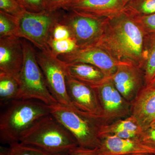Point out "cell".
Masks as SVG:
<instances>
[{
  "label": "cell",
  "mask_w": 155,
  "mask_h": 155,
  "mask_svg": "<svg viewBox=\"0 0 155 155\" xmlns=\"http://www.w3.org/2000/svg\"><path fill=\"white\" fill-rule=\"evenodd\" d=\"M1 155H50L38 149L18 142L10 145L9 148L1 147Z\"/></svg>",
  "instance_id": "24"
},
{
  "label": "cell",
  "mask_w": 155,
  "mask_h": 155,
  "mask_svg": "<svg viewBox=\"0 0 155 155\" xmlns=\"http://www.w3.org/2000/svg\"><path fill=\"white\" fill-rule=\"evenodd\" d=\"M66 84L67 94L72 107L84 113L100 117L102 122V109L96 89L68 75Z\"/></svg>",
  "instance_id": "11"
},
{
  "label": "cell",
  "mask_w": 155,
  "mask_h": 155,
  "mask_svg": "<svg viewBox=\"0 0 155 155\" xmlns=\"http://www.w3.org/2000/svg\"><path fill=\"white\" fill-rule=\"evenodd\" d=\"M143 131L155 123V87L144 86L130 102V114Z\"/></svg>",
  "instance_id": "15"
},
{
  "label": "cell",
  "mask_w": 155,
  "mask_h": 155,
  "mask_svg": "<svg viewBox=\"0 0 155 155\" xmlns=\"http://www.w3.org/2000/svg\"><path fill=\"white\" fill-rule=\"evenodd\" d=\"M20 85L18 79L6 73L0 72V101L2 106H7L16 100Z\"/></svg>",
  "instance_id": "19"
},
{
  "label": "cell",
  "mask_w": 155,
  "mask_h": 155,
  "mask_svg": "<svg viewBox=\"0 0 155 155\" xmlns=\"http://www.w3.org/2000/svg\"><path fill=\"white\" fill-rule=\"evenodd\" d=\"M127 155H155V154L149 153H137L131 154Z\"/></svg>",
  "instance_id": "33"
},
{
  "label": "cell",
  "mask_w": 155,
  "mask_h": 155,
  "mask_svg": "<svg viewBox=\"0 0 155 155\" xmlns=\"http://www.w3.org/2000/svg\"><path fill=\"white\" fill-rule=\"evenodd\" d=\"M119 130L130 131L141 134L142 129L136 119L130 116L124 119H120L110 124L101 125L100 128V138L107 135H112Z\"/></svg>",
  "instance_id": "20"
},
{
  "label": "cell",
  "mask_w": 155,
  "mask_h": 155,
  "mask_svg": "<svg viewBox=\"0 0 155 155\" xmlns=\"http://www.w3.org/2000/svg\"><path fill=\"white\" fill-rule=\"evenodd\" d=\"M11 37H18L17 18L0 11V38Z\"/></svg>",
  "instance_id": "23"
},
{
  "label": "cell",
  "mask_w": 155,
  "mask_h": 155,
  "mask_svg": "<svg viewBox=\"0 0 155 155\" xmlns=\"http://www.w3.org/2000/svg\"><path fill=\"white\" fill-rule=\"evenodd\" d=\"M20 142L50 155L69 153L78 146L72 134L51 114L41 119Z\"/></svg>",
  "instance_id": "3"
},
{
  "label": "cell",
  "mask_w": 155,
  "mask_h": 155,
  "mask_svg": "<svg viewBox=\"0 0 155 155\" xmlns=\"http://www.w3.org/2000/svg\"><path fill=\"white\" fill-rule=\"evenodd\" d=\"M58 57L65 64H90L101 69L106 77L110 78L116 72L118 66L125 63L116 60L105 51L96 47L79 48L73 52Z\"/></svg>",
  "instance_id": "10"
},
{
  "label": "cell",
  "mask_w": 155,
  "mask_h": 155,
  "mask_svg": "<svg viewBox=\"0 0 155 155\" xmlns=\"http://www.w3.org/2000/svg\"><path fill=\"white\" fill-rule=\"evenodd\" d=\"M111 79L120 94L130 103L145 86L141 69L127 62L118 66Z\"/></svg>",
  "instance_id": "13"
},
{
  "label": "cell",
  "mask_w": 155,
  "mask_h": 155,
  "mask_svg": "<svg viewBox=\"0 0 155 155\" xmlns=\"http://www.w3.org/2000/svg\"><path fill=\"white\" fill-rule=\"evenodd\" d=\"M130 1V0H123V1H124V3H125V5H126V4H127V2H129V1Z\"/></svg>",
  "instance_id": "35"
},
{
  "label": "cell",
  "mask_w": 155,
  "mask_h": 155,
  "mask_svg": "<svg viewBox=\"0 0 155 155\" xmlns=\"http://www.w3.org/2000/svg\"><path fill=\"white\" fill-rule=\"evenodd\" d=\"M24 11L16 0H0V11L17 18Z\"/></svg>",
  "instance_id": "26"
},
{
  "label": "cell",
  "mask_w": 155,
  "mask_h": 155,
  "mask_svg": "<svg viewBox=\"0 0 155 155\" xmlns=\"http://www.w3.org/2000/svg\"><path fill=\"white\" fill-rule=\"evenodd\" d=\"M146 34L132 18L124 12L107 19L102 33L92 47L105 51L121 62L131 63L141 69Z\"/></svg>",
  "instance_id": "1"
},
{
  "label": "cell",
  "mask_w": 155,
  "mask_h": 155,
  "mask_svg": "<svg viewBox=\"0 0 155 155\" xmlns=\"http://www.w3.org/2000/svg\"><path fill=\"white\" fill-rule=\"evenodd\" d=\"M99 155H127L137 153L155 154V147L144 144L138 138L124 139L115 135L101 138Z\"/></svg>",
  "instance_id": "16"
},
{
  "label": "cell",
  "mask_w": 155,
  "mask_h": 155,
  "mask_svg": "<svg viewBox=\"0 0 155 155\" xmlns=\"http://www.w3.org/2000/svg\"><path fill=\"white\" fill-rule=\"evenodd\" d=\"M54 155H69V154L68 153H65L58 154H56Z\"/></svg>",
  "instance_id": "34"
},
{
  "label": "cell",
  "mask_w": 155,
  "mask_h": 155,
  "mask_svg": "<svg viewBox=\"0 0 155 155\" xmlns=\"http://www.w3.org/2000/svg\"><path fill=\"white\" fill-rule=\"evenodd\" d=\"M65 12L63 10L38 13L24 11L17 18L18 37L28 41L39 50L50 49L48 41L51 32Z\"/></svg>",
  "instance_id": "6"
},
{
  "label": "cell",
  "mask_w": 155,
  "mask_h": 155,
  "mask_svg": "<svg viewBox=\"0 0 155 155\" xmlns=\"http://www.w3.org/2000/svg\"><path fill=\"white\" fill-rule=\"evenodd\" d=\"M123 0H73L64 11L98 19H110L123 12Z\"/></svg>",
  "instance_id": "12"
},
{
  "label": "cell",
  "mask_w": 155,
  "mask_h": 155,
  "mask_svg": "<svg viewBox=\"0 0 155 155\" xmlns=\"http://www.w3.org/2000/svg\"><path fill=\"white\" fill-rule=\"evenodd\" d=\"M123 12L131 17L155 14V0H130Z\"/></svg>",
  "instance_id": "21"
},
{
  "label": "cell",
  "mask_w": 155,
  "mask_h": 155,
  "mask_svg": "<svg viewBox=\"0 0 155 155\" xmlns=\"http://www.w3.org/2000/svg\"><path fill=\"white\" fill-rule=\"evenodd\" d=\"M50 38L55 40L66 39L72 38L69 28L64 24L59 22L53 28Z\"/></svg>",
  "instance_id": "28"
},
{
  "label": "cell",
  "mask_w": 155,
  "mask_h": 155,
  "mask_svg": "<svg viewBox=\"0 0 155 155\" xmlns=\"http://www.w3.org/2000/svg\"><path fill=\"white\" fill-rule=\"evenodd\" d=\"M48 46L51 52L57 57L73 52L79 48L73 38L61 40L49 38Z\"/></svg>",
  "instance_id": "22"
},
{
  "label": "cell",
  "mask_w": 155,
  "mask_h": 155,
  "mask_svg": "<svg viewBox=\"0 0 155 155\" xmlns=\"http://www.w3.org/2000/svg\"><path fill=\"white\" fill-rule=\"evenodd\" d=\"M25 11L38 13L46 11L44 0H16Z\"/></svg>",
  "instance_id": "27"
},
{
  "label": "cell",
  "mask_w": 155,
  "mask_h": 155,
  "mask_svg": "<svg viewBox=\"0 0 155 155\" xmlns=\"http://www.w3.org/2000/svg\"><path fill=\"white\" fill-rule=\"evenodd\" d=\"M67 75L69 77L94 87L108 78L97 67L84 63L66 64Z\"/></svg>",
  "instance_id": "17"
},
{
  "label": "cell",
  "mask_w": 155,
  "mask_h": 155,
  "mask_svg": "<svg viewBox=\"0 0 155 155\" xmlns=\"http://www.w3.org/2000/svg\"><path fill=\"white\" fill-rule=\"evenodd\" d=\"M138 139L144 144L155 147V128L150 127L143 131Z\"/></svg>",
  "instance_id": "30"
},
{
  "label": "cell",
  "mask_w": 155,
  "mask_h": 155,
  "mask_svg": "<svg viewBox=\"0 0 155 155\" xmlns=\"http://www.w3.org/2000/svg\"><path fill=\"white\" fill-rule=\"evenodd\" d=\"M150 127H153V128H155V123L153 124V125H152V126Z\"/></svg>",
  "instance_id": "36"
},
{
  "label": "cell",
  "mask_w": 155,
  "mask_h": 155,
  "mask_svg": "<svg viewBox=\"0 0 155 155\" xmlns=\"http://www.w3.org/2000/svg\"><path fill=\"white\" fill-rule=\"evenodd\" d=\"M69 155H99L98 148H88L78 146L69 151Z\"/></svg>",
  "instance_id": "31"
},
{
  "label": "cell",
  "mask_w": 155,
  "mask_h": 155,
  "mask_svg": "<svg viewBox=\"0 0 155 155\" xmlns=\"http://www.w3.org/2000/svg\"><path fill=\"white\" fill-rule=\"evenodd\" d=\"M107 19L81 16L65 11L60 22L67 25L79 48L91 47L102 33Z\"/></svg>",
  "instance_id": "8"
},
{
  "label": "cell",
  "mask_w": 155,
  "mask_h": 155,
  "mask_svg": "<svg viewBox=\"0 0 155 155\" xmlns=\"http://www.w3.org/2000/svg\"><path fill=\"white\" fill-rule=\"evenodd\" d=\"M22 40L24 61L18 78L20 90L16 100H35L50 106L57 104L58 101L49 91L38 63L36 50L29 41Z\"/></svg>",
  "instance_id": "5"
},
{
  "label": "cell",
  "mask_w": 155,
  "mask_h": 155,
  "mask_svg": "<svg viewBox=\"0 0 155 155\" xmlns=\"http://www.w3.org/2000/svg\"><path fill=\"white\" fill-rule=\"evenodd\" d=\"M131 18L146 35L155 34V14Z\"/></svg>",
  "instance_id": "25"
},
{
  "label": "cell",
  "mask_w": 155,
  "mask_h": 155,
  "mask_svg": "<svg viewBox=\"0 0 155 155\" xmlns=\"http://www.w3.org/2000/svg\"><path fill=\"white\" fill-rule=\"evenodd\" d=\"M141 70L146 86L155 78V34L146 35Z\"/></svg>",
  "instance_id": "18"
},
{
  "label": "cell",
  "mask_w": 155,
  "mask_h": 155,
  "mask_svg": "<svg viewBox=\"0 0 155 155\" xmlns=\"http://www.w3.org/2000/svg\"><path fill=\"white\" fill-rule=\"evenodd\" d=\"M36 56L51 94L58 104L72 107L67 92L66 64L50 49L36 51Z\"/></svg>",
  "instance_id": "7"
},
{
  "label": "cell",
  "mask_w": 155,
  "mask_h": 155,
  "mask_svg": "<svg viewBox=\"0 0 155 155\" xmlns=\"http://www.w3.org/2000/svg\"><path fill=\"white\" fill-rule=\"evenodd\" d=\"M94 88L102 109L104 125L130 116V103L120 94L111 78H107Z\"/></svg>",
  "instance_id": "9"
},
{
  "label": "cell",
  "mask_w": 155,
  "mask_h": 155,
  "mask_svg": "<svg viewBox=\"0 0 155 155\" xmlns=\"http://www.w3.org/2000/svg\"><path fill=\"white\" fill-rule=\"evenodd\" d=\"M0 116V140L9 145L21 139L44 117L51 114V107L35 100H15Z\"/></svg>",
  "instance_id": "2"
},
{
  "label": "cell",
  "mask_w": 155,
  "mask_h": 155,
  "mask_svg": "<svg viewBox=\"0 0 155 155\" xmlns=\"http://www.w3.org/2000/svg\"><path fill=\"white\" fill-rule=\"evenodd\" d=\"M146 86L152 87H155V78L150 83Z\"/></svg>",
  "instance_id": "32"
},
{
  "label": "cell",
  "mask_w": 155,
  "mask_h": 155,
  "mask_svg": "<svg viewBox=\"0 0 155 155\" xmlns=\"http://www.w3.org/2000/svg\"><path fill=\"white\" fill-rule=\"evenodd\" d=\"M73 0H44L46 11L64 10Z\"/></svg>",
  "instance_id": "29"
},
{
  "label": "cell",
  "mask_w": 155,
  "mask_h": 155,
  "mask_svg": "<svg viewBox=\"0 0 155 155\" xmlns=\"http://www.w3.org/2000/svg\"><path fill=\"white\" fill-rule=\"evenodd\" d=\"M24 61L22 40L18 37L0 38V72L18 79Z\"/></svg>",
  "instance_id": "14"
},
{
  "label": "cell",
  "mask_w": 155,
  "mask_h": 155,
  "mask_svg": "<svg viewBox=\"0 0 155 155\" xmlns=\"http://www.w3.org/2000/svg\"><path fill=\"white\" fill-rule=\"evenodd\" d=\"M51 107V114L72 134L78 146L88 148L99 147L101 142L100 128L103 125L100 117L60 104Z\"/></svg>",
  "instance_id": "4"
}]
</instances>
